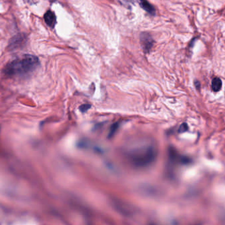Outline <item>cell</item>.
Segmentation results:
<instances>
[{
  "label": "cell",
  "mask_w": 225,
  "mask_h": 225,
  "mask_svg": "<svg viewBox=\"0 0 225 225\" xmlns=\"http://www.w3.org/2000/svg\"><path fill=\"white\" fill-rule=\"evenodd\" d=\"M125 157L132 167L137 168H146L156 161L157 149L149 140H141L128 146L125 150Z\"/></svg>",
  "instance_id": "obj_1"
},
{
  "label": "cell",
  "mask_w": 225,
  "mask_h": 225,
  "mask_svg": "<svg viewBox=\"0 0 225 225\" xmlns=\"http://www.w3.org/2000/svg\"><path fill=\"white\" fill-rule=\"evenodd\" d=\"M40 64L38 58L33 55H24L22 58L14 60L6 65L4 73L8 77L26 76L38 67Z\"/></svg>",
  "instance_id": "obj_2"
},
{
  "label": "cell",
  "mask_w": 225,
  "mask_h": 225,
  "mask_svg": "<svg viewBox=\"0 0 225 225\" xmlns=\"http://www.w3.org/2000/svg\"><path fill=\"white\" fill-rule=\"evenodd\" d=\"M112 205L114 208L120 214H122L125 216H131L133 213V209L131 207V206L127 205L125 203L119 201V200L113 199L112 200Z\"/></svg>",
  "instance_id": "obj_3"
},
{
  "label": "cell",
  "mask_w": 225,
  "mask_h": 225,
  "mask_svg": "<svg viewBox=\"0 0 225 225\" xmlns=\"http://www.w3.org/2000/svg\"><path fill=\"white\" fill-rule=\"evenodd\" d=\"M27 36L24 34H18L11 38L9 42L7 48L9 50H13L25 44L27 42Z\"/></svg>",
  "instance_id": "obj_4"
},
{
  "label": "cell",
  "mask_w": 225,
  "mask_h": 225,
  "mask_svg": "<svg viewBox=\"0 0 225 225\" xmlns=\"http://www.w3.org/2000/svg\"><path fill=\"white\" fill-rule=\"evenodd\" d=\"M140 42L145 52H148L151 49L153 45V42H154L152 36L149 33H142L141 34Z\"/></svg>",
  "instance_id": "obj_5"
},
{
  "label": "cell",
  "mask_w": 225,
  "mask_h": 225,
  "mask_svg": "<svg viewBox=\"0 0 225 225\" xmlns=\"http://www.w3.org/2000/svg\"><path fill=\"white\" fill-rule=\"evenodd\" d=\"M44 19L46 23L50 27L54 28L55 27L56 24V17L54 12L50 10L46 11L44 16Z\"/></svg>",
  "instance_id": "obj_6"
},
{
  "label": "cell",
  "mask_w": 225,
  "mask_h": 225,
  "mask_svg": "<svg viewBox=\"0 0 225 225\" xmlns=\"http://www.w3.org/2000/svg\"><path fill=\"white\" fill-rule=\"evenodd\" d=\"M139 1L141 7L144 9L145 11L151 15L155 14V9L147 0H139Z\"/></svg>",
  "instance_id": "obj_7"
},
{
  "label": "cell",
  "mask_w": 225,
  "mask_h": 225,
  "mask_svg": "<svg viewBox=\"0 0 225 225\" xmlns=\"http://www.w3.org/2000/svg\"><path fill=\"white\" fill-rule=\"evenodd\" d=\"M222 81L218 77H215L212 81L211 88L214 92H218L221 89Z\"/></svg>",
  "instance_id": "obj_8"
},
{
  "label": "cell",
  "mask_w": 225,
  "mask_h": 225,
  "mask_svg": "<svg viewBox=\"0 0 225 225\" xmlns=\"http://www.w3.org/2000/svg\"><path fill=\"white\" fill-rule=\"evenodd\" d=\"M118 127H119V124L118 123H115L114 124H112V126H111L110 129V132H109L108 133V138H111L112 137H113L114 135V134L116 132Z\"/></svg>",
  "instance_id": "obj_9"
},
{
  "label": "cell",
  "mask_w": 225,
  "mask_h": 225,
  "mask_svg": "<svg viewBox=\"0 0 225 225\" xmlns=\"http://www.w3.org/2000/svg\"><path fill=\"white\" fill-rule=\"evenodd\" d=\"M91 107V105L89 104H84L81 105L79 106V110L84 113V112H86L87 111H88L89 109Z\"/></svg>",
  "instance_id": "obj_10"
},
{
  "label": "cell",
  "mask_w": 225,
  "mask_h": 225,
  "mask_svg": "<svg viewBox=\"0 0 225 225\" xmlns=\"http://www.w3.org/2000/svg\"><path fill=\"white\" fill-rule=\"evenodd\" d=\"M188 130V126L186 123H183L180 125V126L179 127L178 129V132L179 133H184L187 132Z\"/></svg>",
  "instance_id": "obj_11"
},
{
  "label": "cell",
  "mask_w": 225,
  "mask_h": 225,
  "mask_svg": "<svg viewBox=\"0 0 225 225\" xmlns=\"http://www.w3.org/2000/svg\"><path fill=\"white\" fill-rule=\"evenodd\" d=\"M55 0H50V1H54Z\"/></svg>",
  "instance_id": "obj_12"
}]
</instances>
